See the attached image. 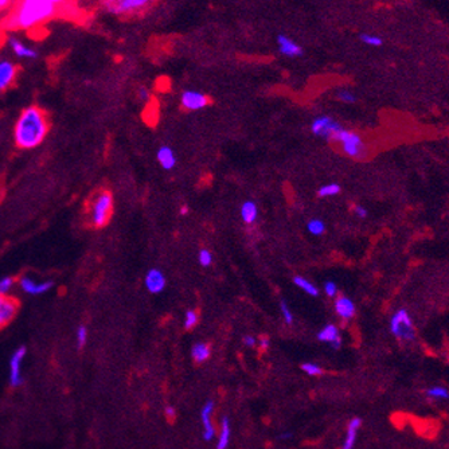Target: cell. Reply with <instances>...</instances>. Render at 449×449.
Wrapping results in <instances>:
<instances>
[{
    "label": "cell",
    "instance_id": "ac0fdd59",
    "mask_svg": "<svg viewBox=\"0 0 449 449\" xmlns=\"http://www.w3.org/2000/svg\"><path fill=\"white\" fill-rule=\"evenodd\" d=\"M156 159H157L159 164H160L164 170H172L174 167L177 166V156H175V152H174L171 147H168V145H161L160 148L157 150Z\"/></svg>",
    "mask_w": 449,
    "mask_h": 449
},
{
    "label": "cell",
    "instance_id": "ab89813d",
    "mask_svg": "<svg viewBox=\"0 0 449 449\" xmlns=\"http://www.w3.org/2000/svg\"><path fill=\"white\" fill-rule=\"evenodd\" d=\"M256 337H251V335H246V337H244V343H245L246 346H249V347H253V346L256 344Z\"/></svg>",
    "mask_w": 449,
    "mask_h": 449
},
{
    "label": "cell",
    "instance_id": "7a4b0ae2",
    "mask_svg": "<svg viewBox=\"0 0 449 449\" xmlns=\"http://www.w3.org/2000/svg\"><path fill=\"white\" fill-rule=\"evenodd\" d=\"M50 123L47 114L41 108H26L18 118L14 128L15 144L22 150H32L47 136Z\"/></svg>",
    "mask_w": 449,
    "mask_h": 449
},
{
    "label": "cell",
    "instance_id": "9a60e30c",
    "mask_svg": "<svg viewBox=\"0 0 449 449\" xmlns=\"http://www.w3.org/2000/svg\"><path fill=\"white\" fill-rule=\"evenodd\" d=\"M16 77V66L10 61H0V91L10 88Z\"/></svg>",
    "mask_w": 449,
    "mask_h": 449
},
{
    "label": "cell",
    "instance_id": "44dd1931",
    "mask_svg": "<svg viewBox=\"0 0 449 449\" xmlns=\"http://www.w3.org/2000/svg\"><path fill=\"white\" fill-rule=\"evenodd\" d=\"M10 45L11 47H12V51L18 55V57H21V58H35L37 57V51L35 50H32V48L27 47L26 45H23L22 42H19L18 39H10Z\"/></svg>",
    "mask_w": 449,
    "mask_h": 449
},
{
    "label": "cell",
    "instance_id": "f546056e",
    "mask_svg": "<svg viewBox=\"0 0 449 449\" xmlns=\"http://www.w3.org/2000/svg\"><path fill=\"white\" fill-rule=\"evenodd\" d=\"M198 261L202 267L207 268L213 264V254L209 249H202L198 253Z\"/></svg>",
    "mask_w": 449,
    "mask_h": 449
},
{
    "label": "cell",
    "instance_id": "d6a6232c",
    "mask_svg": "<svg viewBox=\"0 0 449 449\" xmlns=\"http://www.w3.org/2000/svg\"><path fill=\"white\" fill-rule=\"evenodd\" d=\"M14 283H15L14 278L10 277V276L0 278V294H7V292L12 288Z\"/></svg>",
    "mask_w": 449,
    "mask_h": 449
},
{
    "label": "cell",
    "instance_id": "484cf974",
    "mask_svg": "<svg viewBox=\"0 0 449 449\" xmlns=\"http://www.w3.org/2000/svg\"><path fill=\"white\" fill-rule=\"evenodd\" d=\"M307 230L310 231L311 234L321 235L324 234V231H326V224L321 220H319V218H314V220L308 221Z\"/></svg>",
    "mask_w": 449,
    "mask_h": 449
},
{
    "label": "cell",
    "instance_id": "3957f363",
    "mask_svg": "<svg viewBox=\"0 0 449 449\" xmlns=\"http://www.w3.org/2000/svg\"><path fill=\"white\" fill-rule=\"evenodd\" d=\"M331 140L337 143V144H340L343 152L351 159L362 160L369 154L363 139L360 137V135L354 132V131L340 128L337 134L332 136Z\"/></svg>",
    "mask_w": 449,
    "mask_h": 449
},
{
    "label": "cell",
    "instance_id": "b9f144b4",
    "mask_svg": "<svg viewBox=\"0 0 449 449\" xmlns=\"http://www.w3.org/2000/svg\"><path fill=\"white\" fill-rule=\"evenodd\" d=\"M10 5H12L10 0H0V12L1 11H4L5 8H8Z\"/></svg>",
    "mask_w": 449,
    "mask_h": 449
},
{
    "label": "cell",
    "instance_id": "e0dca14e",
    "mask_svg": "<svg viewBox=\"0 0 449 449\" xmlns=\"http://www.w3.org/2000/svg\"><path fill=\"white\" fill-rule=\"evenodd\" d=\"M335 311L339 317H342L344 320H350L355 315V304L347 296H339L335 300Z\"/></svg>",
    "mask_w": 449,
    "mask_h": 449
},
{
    "label": "cell",
    "instance_id": "ffe728a7",
    "mask_svg": "<svg viewBox=\"0 0 449 449\" xmlns=\"http://www.w3.org/2000/svg\"><path fill=\"white\" fill-rule=\"evenodd\" d=\"M241 218L246 224H253L258 218V207L256 202L245 201L241 206Z\"/></svg>",
    "mask_w": 449,
    "mask_h": 449
},
{
    "label": "cell",
    "instance_id": "60d3db41",
    "mask_svg": "<svg viewBox=\"0 0 449 449\" xmlns=\"http://www.w3.org/2000/svg\"><path fill=\"white\" fill-rule=\"evenodd\" d=\"M269 346H270V340L267 337H260V347H261V350H268Z\"/></svg>",
    "mask_w": 449,
    "mask_h": 449
},
{
    "label": "cell",
    "instance_id": "7bdbcfd3",
    "mask_svg": "<svg viewBox=\"0 0 449 449\" xmlns=\"http://www.w3.org/2000/svg\"><path fill=\"white\" fill-rule=\"evenodd\" d=\"M280 439H281V440L292 439V433H291V432H284V433L280 434Z\"/></svg>",
    "mask_w": 449,
    "mask_h": 449
},
{
    "label": "cell",
    "instance_id": "8fae6325",
    "mask_svg": "<svg viewBox=\"0 0 449 449\" xmlns=\"http://www.w3.org/2000/svg\"><path fill=\"white\" fill-rule=\"evenodd\" d=\"M166 283L167 280L164 273L159 270V269H156V268L150 269L144 277L145 288L148 289V292H151V293H160V292H163L164 288H166Z\"/></svg>",
    "mask_w": 449,
    "mask_h": 449
},
{
    "label": "cell",
    "instance_id": "4dcf8cb0",
    "mask_svg": "<svg viewBox=\"0 0 449 449\" xmlns=\"http://www.w3.org/2000/svg\"><path fill=\"white\" fill-rule=\"evenodd\" d=\"M75 337H77V346L84 347L88 342V328L85 326L78 327L77 332H75Z\"/></svg>",
    "mask_w": 449,
    "mask_h": 449
},
{
    "label": "cell",
    "instance_id": "1f68e13d",
    "mask_svg": "<svg viewBox=\"0 0 449 449\" xmlns=\"http://www.w3.org/2000/svg\"><path fill=\"white\" fill-rule=\"evenodd\" d=\"M280 310H281V315H283L285 323H288V324H291V323L293 321V314H292V311H291V308H289L288 304H287V303H285L284 300H281V301H280Z\"/></svg>",
    "mask_w": 449,
    "mask_h": 449
},
{
    "label": "cell",
    "instance_id": "83f0119b",
    "mask_svg": "<svg viewBox=\"0 0 449 449\" xmlns=\"http://www.w3.org/2000/svg\"><path fill=\"white\" fill-rule=\"evenodd\" d=\"M359 39L362 41L366 45H369V46H374V47H380L383 45V41H382V38L377 37V35H371V34H366V32H362V34H359Z\"/></svg>",
    "mask_w": 449,
    "mask_h": 449
},
{
    "label": "cell",
    "instance_id": "ba28073f",
    "mask_svg": "<svg viewBox=\"0 0 449 449\" xmlns=\"http://www.w3.org/2000/svg\"><path fill=\"white\" fill-rule=\"evenodd\" d=\"M26 357V347L16 348L10 358V385L12 387H18L23 383V375H22V363Z\"/></svg>",
    "mask_w": 449,
    "mask_h": 449
},
{
    "label": "cell",
    "instance_id": "e575fe53",
    "mask_svg": "<svg viewBox=\"0 0 449 449\" xmlns=\"http://www.w3.org/2000/svg\"><path fill=\"white\" fill-rule=\"evenodd\" d=\"M337 98L342 102H344V104H354V102L357 101L355 96L350 90H340L337 93Z\"/></svg>",
    "mask_w": 449,
    "mask_h": 449
},
{
    "label": "cell",
    "instance_id": "836d02e7",
    "mask_svg": "<svg viewBox=\"0 0 449 449\" xmlns=\"http://www.w3.org/2000/svg\"><path fill=\"white\" fill-rule=\"evenodd\" d=\"M301 369L308 375H319L321 374V367L316 363H303Z\"/></svg>",
    "mask_w": 449,
    "mask_h": 449
},
{
    "label": "cell",
    "instance_id": "4316f807",
    "mask_svg": "<svg viewBox=\"0 0 449 449\" xmlns=\"http://www.w3.org/2000/svg\"><path fill=\"white\" fill-rule=\"evenodd\" d=\"M427 396L430 397V398H433V400H447L449 396L448 389L444 387V386H434V387L428 389Z\"/></svg>",
    "mask_w": 449,
    "mask_h": 449
},
{
    "label": "cell",
    "instance_id": "30bf717a",
    "mask_svg": "<svg viewBox=\"0 0 449 449\" xmlns=\"http://www.w3.org/2000/svg\"><path fill=\"white\" fill-rule=\"evenodd\" d=\"M210 98L197 90H184L180 96V105L186 111H201L209 105Z\"/></svg>",
    "mask_w": 449,
    "mask_h": 449
},
{
    "label": "cell",
    "instance_id": "d590c367",
    "mask_svg": "<svg viewBox=\"0 0 449 449\" xmlns=\"http://www.w3.org/2000/svg\"><path fill=\"white\" fill-rule=\"evenodd\" d=\"M324 292L328 297H337V285L334 281H327L324 284Z\"/></svg>",
    "mask_w": 449,
    "mask_h": 449
},
{
    "label": "cell",
    "instance_id": "9c48e42d",
    "mask_svg": "<svg viewBox=\"0 0 449 449\" xmlns=\"http://www.w3.org/2000/svg\"><path fill=\"white\" fill-rule=\"evenodd\" d=\"M19 310V301L15 297L0 294V331L14 320Z\"/></svg>",
    "mask_w": 449,
    "mask_h": 449
},
{
    "label": "cell",
    "instance_id": "ee69618b",
    "mask_svg": "<svg viewBox=\"0 0 449 449\" xmlns=\"http://www.w3.org/2000/svg\"><path fill=\"white\" fill-rule=\"evenodd\" d=\"M180 214H182V215L188 214V207H187V206H182V207H180Z\"/></svg>",
    "mask_w": 449,
    "mask_h": 449
},
{
    "label": "cell",
    "instance_id": "cb8c5ba5",
    "mask_svg": "<svg viewBox=\"0 0 449 449\" xmlns=\"http://www.w3.org/2000/svg\"><path fill=\"white\" fill-rule=\"evenodd\" d=\"M293 284L297 288L303 289L305 293L310 294V296H319V288H316L315 284L310 283L307 278L301 277V276H296L293 277Z\"/></svg>",
    "mask_w": 449,
    "mask_h": 449
},
{
    "label": "cell",
    "instance_id": "f35d334b",
    "mask_svg": "<svg viewBox=\"0 0 449 449\" xmlns=\"http://www.w3.org/2000/svg\"><path fill=\"white\" fill-rule=\"evenodd\" d=\"M164 414H166V417L168 420H174L175 416H177V410H175V407L174 406H166L164 409Z\"/></svg>",
    "mask_w": 449,
    "mask_h": 449
},
{
    "label": "cell",
    "instance_id": "d4e9b609",
    "mask_svg": "<svg viewBox=\"0 0 449 449\" xmlns=\"http://www.w3.org/2000/svg\"><path fill=\"white\" fill-rule=\"evenodd\" d=\"M340 191H342V188L337 183H328V184H324L319 188L317 195L320 198H328V197H335L337 194H340Z\"/></svg>",
    "mask_w": 449,
    "mask_h": 449
},
{
    "label": "cell",
    "instance_id": "4fadbf2b",
    "mask_svg": "<svg viewBox=\"0 0 449 449\" xmlns=\"http://www.w3.org/2000/svg\"><path fill=\"white\" fill-rule=\"evenodd\" d=\"M277 45L280 53L283 54V55H285V57L296 58V57L303 55V48H301V46H299L297 43L294 42L293 39H291V38L287 37V35H284V34H280L277 37Z\"/></svg>",
    "mask_w": 449,
    "mask_h": 449
},
{
    "label": "cell",
    "instance_id": "8d00e7d4",
    "mask_svg": "<svg viewBox=\"0 0 449 449\" xmlns=\"http://www.w3.org/2000/svg\"><path fill=\"white\" fill-rule=\"evenodd\" d=\"M139 98L144 102H148L151 100L150 90H148L147 88H144V86H141L139 89Z\"/></svg>",
    "mask_w": 449,
    "mask_h": 449
},
{
    "label": "cell",
    "instance_id": "2e32d148",
    "mask_svg": "<svg viewBox=\"0 0 449 449\" xmlns=\"http://www.w3.org/2000/svg\"><path fill=\"white\" fill-rule=\"evenodd\" d=\"M317 339L320 342L330 343L332 348H339L342 344V337H340L339 330L334 324H328L324 328H321L317 334Z\"/></svg>",
    "mask_w": 449,
    "mask_h": 449
},
{
    "label": "cell",
    "instance_id": "7c38bea8",
    "mask_svg": "<svg viewBox=\"0 0 449 449\" xmlns=\"http://www.w3.org/2000/svg\"><path fill=\"white\" fill-rule=\"evenodd\" d=\"M19 285H21L22 291L26 292L27 294L38 296V294L46 293V292H48L50 289L53 288V281L37 283V281H34L32 278L27 277V276H23V277L19 278Z\"/></svg>",
    "mask_w": 449,
    "mask_h": 449
},
{
    "label": "cell",
    "instance_id": "5b68a950",
    "mask_svg": "<svg viewBox=\"0 0 449 449\" xmlns=\"http://www.w3.org/2000/svg\"><path fill=\"white\" fill-rule=\"evenodd\" d=\"M390 331L391 334L401 340H414L416 337V330L413 326V320L410 315L407 314L406 310H398L391 316L390 320Z\"/></svg>",
    "mask_w": 449,
    "mask_h": 449
},
{
    "label": "cell",
    "instance_id": "74e56055",
    "mask_svg": "<svg viewBox=\"0 0 449 449\" xmlns=\"http://www.w3.org/2000/svg\"><path fill=\"white\" fill-rule=\"evenodd\" d=\"M354 213H355V215L359 217V218H366L367 214H369V213H367V209H364L363 206H355Z\"/></svg>",
    "mask_w": 449,
    "mask_h": 449
},
{
    "label": "cell",
    "instance_id": "7402d4cb",
    "mask_svg": "<svg viewBox=\"0 0 449 449\" xmlns=\"http://www.w3.org/2000/svg\"><path fill=\"white\" fill-rule=\"evenodd\" d=\"M230 421L227 417H224L222 423H221V433L217 441V449H226L230 441Z\"/></svg>",
    "mask_w": 449,
    "mask_h": 449
},
{
    "label": "cell",
    "instance_id": "5bb4252c",
    "mask_svg": "<svg viewBox=\"0 0 449 449\" xmlns=\"http://www.w3.org/2000/svg\"><path fill=\"white\" fill-rule=\"evenodd\" d=\"M213 410H214V402L207 401L204 404L202 412H201V418H202V424H203V439L207 440V441L214 439L215 436L214 425L211 423Z\"/></svg>",
    "mask_w": 449,
    "mask_h": 449
},
{
    "label": "cell",
    "instance_id": "d6986e66",
    "mask_svg": "<svg viewBox=\"0 0 449 449\" xmlns=\"http://www.w3.org/2000/svg\"><path fill=\"white\" fill-rule=\"evenodd\" d=\"M360 425H362V421H360V418L355 417L353 418L350 424H348L347 427V432H346V439H344V443H343L342 449H353L354 444H355V441H357V436H358V430L360 428Z\"/></svg>",
    "mask_w": 449,
    "mask_h": 449
},
{
    "label": "cell",
    "instance_id": "8992f818",
    "mask_svg": "<svg viewBox=\"0 0 449 449\" xmlns=\"http://www.w3.org/2000/svg\"><path fill=\"white\" fill-rule=\"evenodd\" d=\"M150 4L148 0H111L104 1V5L109 12L114 15H128L144 10Z\"/></svg>",
    "mask_w": 449,
    "mask_h": 449
},
{
    "label": "cell",
    "instance_id": "f1b7e54d",
    "mask_svg": "<svg viewBox=\"0 0 449 449\" xmlns=\"http://www.w3.org/2000/svg\"><path fill=\"white\" fill-rule=\"evenodd\" d=\"M198 320L199 316L195 311H187L186 315H184V328H186V330H191L193 327H195L198 324Z\"/></svg>",
    "mask_w": 449,
    "mask_h": 449
},
{
    "label": "cell",
    "instance_id": "277c9868",
    "mask_svg": "<svg viewBox=\"0 0 449 449\" xmlns=\"http://www.w3.org/2000/svg\"><path fill=\"white\" fill-rule=\"evenodd\" d=\"M113 197L112 194L104 190L97 194L90 206V224L94 227H104L112 218Z\"/></svg>",
    "mask_w": 449,
    "mask_h": 449
},
{
    "label": "cell",
    "instance_id": "52a82bcc",
    "mask_svg": "<svg viewBox=\"0 0 449 449\" xmlns=\"http://www.w3.org/2000/svg\"><path fill=\"white\" fill-rule=\"evenodd\" d=\"M342 128V125L332 120L330 116H320V117H316L312 124H311V131L312 134L323 137V139L331 140V137L334 135L337 134L339 129Z\"/></svg>",
    "mask_w": 449,
    "mask_h": 449
},
{
    "label": "cell",
    "instance_id": "6da1fadb",
    "mask_svg": "<svg viewBox=\"0 0 449 449\" xmlns=\"http://www.w3.org/2000/svg\"><path fill=\"white\" fill-rule=\"evenodd\" d=\"M64 1L23 0L14 4L0 26L5 30H31L61 14Z\"/></svg>",
    "mask_w": 449,
    "mask_h": 449
},
{
    "label": "cell",
    "instance_id": "603a6c76",
    "mask_svg": "<svg viewBox=\"0 0 449 449\" xmlns=\"http://www.w3.org/2000/svg\"><path fill=\"white\" fill-rule=\"evenodd\" d=\"M210 353H211L210 347L206 343H197V344H194L193 350H191L193 359L197 363H202L206 359H209Z\"/></svg>",
    "mask_w": 449,
    "mask_h": 449
}]
</instances>
